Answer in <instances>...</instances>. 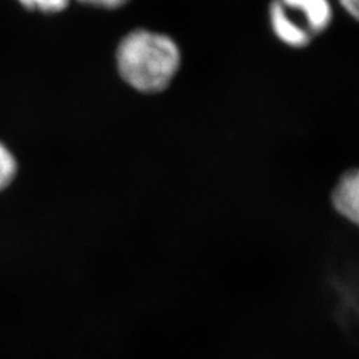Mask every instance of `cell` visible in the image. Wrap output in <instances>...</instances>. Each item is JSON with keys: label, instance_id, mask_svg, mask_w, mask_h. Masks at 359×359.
<instances>
[{"label": "cell", "instance_id": "obj_1", "mask_svg": "<svg viewBox=\"0 0 359 359\" xmlns=\"http://www.w3.org/2000/svg\"><path fill=\"white\" fill-rule=\"evenodd\" d=\"M117 68L135 90L156 93L165 90L180 67V50L172 39L147 29H136L118 44Z\"/></svg>", "mask_w": 359, "mask_h": 359}, {"label": "cell", "instance_id": "obj_2", "mask_svg": "<svg viewBox=\"0 0 359 359\" xmlns=\"http://www.w3.org/2000/svg\"><path fill=\"white\" fill-rule=\"evenodd\" d=\"M269 15L277 38L304 48L330 26L333 10L329 0H273Z\"/></svg>", "mask_w": 359, "mask_h": 359}, {"label": "cell", "instance_id": "obj_3", "mask_svg": "<svg viewBox=\"0 0 359 359\" xmlns=\"http://www.w3.org/2000/svg\"><path fill=\"white\" fill-rule=\"evenodd\" d=\"M332 198L335 210L359 226V169L347 170L341 176Z\"/></svg>", "mask_w": 359, "mask_h": 359}, {"label": "cell", "instance_id": "obj_4", "mask_svg": "<svg viewBox=\"0 0 359 359\" xmlns=\"http://www.w3.org/2000/svg\"><path fill=\"white\" fill-rule=\"evenodd\" d=\"M16 175V161L11 152L0 144V191L7 188Z\"/></svg>", "mask_w": 359, "mask_h": 359}, {"label": "cell", "instance_id": "obj_5", "mask_svg": "<svg viewBox=\"0 0 359 359\" xmlns=\"http://www.w3.org/2000/svg\"><path fill=\"white\" fill-rule=\"evenodd\" d=\"M19 3L31 11L55 13L65 10L69 0H19Z\"/></svg>", "mask_w": 359, "mask_h": 359}, {"label": "cell", "instance_id": "obj_6", "mask_svg": "<svg viewBox=\"0 0 359 359\" xmlns=\"http://www.w3.org/2000/svg\"><path fill=\"white\" fill-rule=\"evenodd\" d=\"M84 4H90L93 7H100V8H108V10H112V8H118V7H123L124 4H127L129 0H79Z\"/></svg>", "mask_w": 359, "mask_h": 359}, {"label": "cell", "instance_id": "obj_7", "mask_svg": "<svg viewBox=\"0 0 359 359\" xmlns=\"http://www.w3.org/2000/svg\"><path fill=\"white\" fill-rule=\"evenodd\" d=\"M339 3L354 19L359 20V0H339Z\"/></svg>", "mask_w": 359, "mask_h": 359}]
</instances>
